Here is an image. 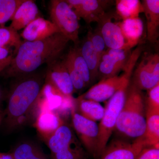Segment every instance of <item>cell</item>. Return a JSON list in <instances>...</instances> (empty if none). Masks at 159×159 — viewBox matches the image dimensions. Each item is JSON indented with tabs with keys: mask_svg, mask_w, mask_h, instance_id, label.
<instances>
[{
	"mask_svg": "<svg viewBox=\"0 0 159 159\" xmlns=\"http://www.w3.org/2000/svg\"><path fill=\"white\" fill-rule=\"evenodd\" d=\"M146 127L145 98L142 91L129 84L125 102L115 130L119 138L133 141L143 139Z\"/></svg>",
	"mask_w": 159,
	"mask_h": 159,
	"instance_id": "3",
	"label": "cell"
},
{
	"mask_svg": "<svg viewBox=\"0 0 159 159\" xmlns=\"http://www.w3.org/2000/svg\"><path fill=\"white\" fill-rule=\"evenodd\" d=\"M48 66L46 82L52 85L64 97L72 99L75 90L64 59L59 58Z\"/></svg>",
	"mask_w": 159,
	"mask_h": 159,
	"instance_id": "9",
	"label": "cell"
},
{
	"mask_svg": "<svg viewBox=\"0 0 159 159\" xmlns=\"http://www.w3.org/2000/svg\"><path fill=\"white\" fill-rule=\"evenodd\" d=\"M72 126L80 142L94 158L98 159L99 126L97 122L86 119L77 113L74 105L71 107Z\"/></svg>",
	"mask_w": 159,
	"mask_h": 159,
	"instance_id": "6",
	"label": "cell"
},
{
	"mask_svg": "<svg viewBox=\"0 0 159 159\" xmlns=\"http://www.w3.org/2000/svg\"><path fill=\"white\" fill-rule=\"evenodd\" d=\"M118 23L125 43V51H130L139 43L144 31V25L140 17L123 20Z\"/></svg>",
	"mask_w": 159,
	"mask_h": 159,
	"instance_id": "15",
	"label": "cell"
},
{
	"mask_svg": "<svg viewBox=\"0 0 159 159\" xmlns=\"http://www.w3.org/2000/svg\"><path fill=\"white\" fill-rule=\"evenodd\" d=\"M22 41L18 32L10 26L0 27V47L14 48L17 52Z\"/></svg>",
	"mask_w": 159,
	"mask_h": 159,
	"instance_id": "24",
	"label": "cell"
},
{
	"mask_svg": "<svg viewBox=\"0 0 159 159\" xmlns=\"http://www.w3.org/2000/svg\"><path fill=\"white\" fill-rule=\"evenodd\" d=\"M57 33L60 32L51 21L39 17L26 26L20 35L26 41L34 42L46 39Z\"/></svg>",
	"mask_w": 159,
	"mask_h": 159,
	"instance_id": "12",
	"label": "cell"
},
{
	"mask_svg": "<svg viewBox=\"0 0 159 159\" xmlns=\"http://www.w3.org/2000/svg\"><path fill=\"white\" fill-rule=\"evenodd\" d=\"M4 118V112L0 109V125L2 122Z\"/></svg>",
	"mask_w": 159,
	"mask_h": 159,
	"instance_id": "36",
	"label": "cell"
},
{
	"mask_svg": "<svg viewBox=\"0 0 159 159\" xmlns=\"http://www.w3.org/2000/svg\"><path fill=\"white\" fill-rule=\"evenodd\" d=\"M64 61L66 67L70 77L71 81L74 86V90L78 91V92L83 90L84 89L87 87V86L82 77L74 69L69 60L67 59L65 57Z\"/></svg>",
	"mask_w": 159,
	"mask_h": 159,
	"instance_id": "29",
	"label": "cell"
},
{
	"mask_svg": "<svg viewBox=\"0 0 159 159\" xmlns=\"http://www.w3.org/2000/svg\"><path fill=\"white\" fill-rule=\"evenodd\" d=\"M42 151L35 144L25 142L17 146L11 154L14 159H30Z\"/></svg>",
	"mask_w": 159,
	"mask_h": 159,
	"instance_id": "27",
	"label": "cell"
},
{
	"mask_svg": "<svg viewBox=\"0 0 159 159\" xmlns=\"http://www.w3.org/2000/svg\"><path fill=\"white\" fill-rule=\"evenodd\" d=\"M64 122L55 112L44 110L40 112L38 115L34 125L40 136L45 141Z\"/></svg>",
	"mask_w": 159,
	"mask_h": 159,
	"instance_id": "18",
	"label": "cell"
},
{
	"mask_svg": "<svg viewBox=\"0 0 159 159\" xmlns=\"http://www.w3.org/2000/svg\"><path fill=\"white\" fill-rule=\"evenodd\" d=\"M136 159H159V146H146Z\"/></svg>",
	"mask_w": 159,
	"mask_h": 159,
	"instance_id": "31",
	"label": "cell"
},
{
	"mask_svg": "<svg viewBox=\"0 0 159 159\" xmlns=\"http://www.w3.org/2000/svg\"><path fill=\"white\" fill-rule=\"evenodd\" d=\"M30 159H50L48 156L44 153L42 151L40 153L35 155V156L32 157Z\"/></svg>",
	"mask_w": 159,
	"mask_h": 159,
	"instance_id": "34",
	"label": "cell"
},
{
	"mask_svg": "<svg viewBox=\"0 0 159 159\" xmlns=\"http://www.w3.org/2000/svg\"><path fill=\"white\" fill-rule=\"evenodd\" d=\"M13 57L12 55H10L6 59L0 60V73L2 72L5 69L9 66V65L11 64Z\"/></svg>",
	"mask_w": 159,
	"mask_h": 159,
	"instance_id": "32",
	"label": "cell"
},
{
	"mask_svg": "<svg viewBox=\"0 0 159 159\" xmlns=\"http://www.w3.org/2000/svg\"><path fill=\"white\" fill-rule=\"evenodd\" d=\"M39 17V9L34 1L24 0L16 11L9 26L18 31Z\"/></svg>",
	"mask_w": 159,
	"mask_h": 159,
	"instance_id": "17",
	"label": "cell"
},
{
	"mask_svg": "<svg viewBox=\"0 0 159 159\" xmlns=\"http://www.w3.org/2000/svg\"><path fill=\"white\" fill-rule=\"evenodd\" d=\"M146 146L147 145L143 139L128 141L117 138L107 145L99 159H136Z\"/></svg>",
	"mask_w": 159,
	"mask_h": 159,
	"instance_id": "8",
	"label": "cell"
},
{
	"mask_svg": "<svg viewBox=\"0 0 159 159\" xmlns=\"http://www.w3.org/2000/svg\"><path fill=\"white\" fill-rule=\"evenodd\" d=\"M51 154L57 153L79 142L74 130L65 122L45 141Z\"/></svg>",
	"mask_w": 159,
	"mask_h": 159,
	"instance_id": "14",
	"label": "cell"
},
{
	"mask_svg": "<svg viewBox=\"0 0 159 159\" xmlns=\"http://www.w3.org/2000/svg\"><path fill=\"white\" fill-rule=\"evenodd\" d=\"M24 0H0V25L4 26L5 23L12 19L20 5Z\"/></svg>",
	"mask_w": 159,
	"mask_h": 159,
	"instance_id": "25",
	"label": "cell"
},
{
	"mask_svg": "<svg viewBox=\"0 0 159 159\" xmlns=\"http://www.w3.org/2000/svg\"><path fill=\"white\" fill-rule=\"evenodd\" d=\"M2 89L0 88V103H1V101H2Z\"/></svg>",
	"mask_w": 159,
	"mask_h": 159,
	"instance_id": "37",
	"label": "cell"
},
{
	"mask_svg": "<svg viewBox=\"0 0 159 159\" xmlns=\"http://www.w3.org/2000/svg\"><path fill=\"white\" fill-rule=\"evenodd\" d=\"M145 110L146 127L143 139L147 146H159V110Z\"/></svg>",
	"mask_w": 159,
	"mask_h": 159,
	"instance_id": "20",
	"label": "cell"
},
{
	"mask_svg": "<svg viewBox=\"0 0 159 159\" xmlns=\"http://www.w3.org/2000/svg\"><path fill=\"white\" fill-rule=\"evenodd\" d=\"M70 40L61 33L36 41L22 42L11 64L3 71L7 77L29 75L43 64L59 59Z\"/></svg>",
	"mask_w": 159,
	"mask_h": 159,
	"instance_id": "1",
	"label": "cell"
},
{
	"mask_svg": "<svg viewBox=\"0 0 159 159\" xmlns=\"http://www.w3.org/2000/svg\"><path fill=\"white\" fill-rule=\"evenodd\" d=\"M50 14L51 21L60 32L77 46L79 43V18L68 3L63 0H52Z\"/></svg>",
	"mask_w": 159,
	"mask_h": 159,
	"instance_id": "5",
	"label": "cell"
},
{
	"mask_svg": "<svg viewBox=\"0 0 159 159\" xmlns=\"http://www.w3.org/2000/svg\"><path fill=\"white\" fill-rule=\"evenodd\" d=\"M74 106L77 113L86 119L97 122L103 117L105 108L99 102L78 97L74 99Z\"/></svg>",
	"mask_w": 159,
	"mask_h": 159,
	"instance_id": "19",
	"label": "cell"
},
{
	"mask_svg": "<svg viewBox=\"0 0 159 159\" xmlns=\"http://www.w3.org/2000/svg\"><path fill=\"white\" fill-rule=\"evenodd\" d=\"M0 159H14L11 153H0Z\"/></svg>",
	"mask_w": 159,
	"mask_h": 159,
	"instance_id": "35",
	"label": "cell"
},
{
	"mask_svg": "<svg viewBox=\"0 0 159 159\" xmlns=\"http://www.w3.org/2000/svg\"><path fill=\"white\" fill-rule=\"evenodd\" d=\"M51 159H87V155L79 141L57 153L51 154Z\"/></svg>",
	"mask_w": 159,
	"mask_h": 159,
	"instance_id": "26",
	"label": "cell"
},
{
	"mask_svg": "<svg viewBox=\"0 0 159 159\" xmlns=\"http://www.w3.org/2000/svg\"><path fill=\"white\" fill-rule=\"evenodd\" d=\"M98 24V29L107 48L125 50V41L118 23L113 22L106 14Z\"/></svg>",
	"mask_w": 159,
	"mask_h": 159,
	"instance_id": "13",
	"label": "cell"
},
{
	"mask_svg": "<svg viewBox=\"0 0 159 159\" xmlns=\"http://www.w3.org/2000/svg\"><path fill=\"white\" fill-rule=\"evenodd\" d=\"M83 57L85 60L90 73L92 82L98 75V68L101 58L95 51L88 37L87 36L79 47Z\"/></svg>",
	"mask_w": 159,
	"mask_h": 159,
	"instance_id": "21",
	"label": "cell"
},
{
	"mask_svg": "<svg viewBox=\"0 0 159 159\" xmlns=\"http://www.w3.org/2000/svg\"><path fill=\"white\" fill-rule=\"evenodd\" d=\"M95 51L101 58L107 50L105 42L99 29L94 32L89 31L87 35Z\"/></svg>",
	"mask_w": 159,
	"mask_h": 159,
	"instance_id": "28",
	"label": "cell"
},
{
	"mask_svg": "<svg viewBox=\"0 0 159 159\" xmlns=\"http://www.w3.org/2000/svg\"><path fill=\"white\" fill-rule=\"evenodd\" d=\"M78 18L87 24L99 23L105 16V11L113 1L105 0H66Z\"/></svg>",
	"mask_w": 159,
	"mask_h": 159,
	"instance_id": "10",
	"label": "cell"
},
{
	"mask_svg": "<svg viewBox=\"0 0 159 159\" xmlns=\"http://www.w3.org/2000/svg\"><path fill=\"white\" fill-rule=\"evenodd\" d=\"M145 106V110H159V83L147 90Z\"/></svg>",
	"mask_w": 159,
	"mask_h": 159,
	"instance_id": "30",
	"label": "cell"
},
{
	"mask_svg": "<svg viewBox=\"0 0 159 159\" xmlns=\"http://www.w3.org/2000/svg\"><path fill=\"white\" fill-rule=\"evenodd\" d=\"M129 51L107 49L101 57L98 68L101 80L117 76L121 70H123L130 55Z\"/></svg>",
	"mask_w": 159,
	"mask_h": 159,
	"instance_id": "11",
	"label": "cell"
},
{
	"mask_svg": "<svg viewBox=\"0 0 159 159\" xmlns=\"http://www.w3.org/2000/svg\"><path fill=\"white\" fill-rule=\"evenodd\" d=\"M116 5L117 14L122 20L139 17L143 12L142 3L139 0H117Z\"/></svg>",
	"mask_w": 159,
	"mask_h": 159,
	"instance_id": "23",
	"label": "cell"
},
{
	"mask_svg": "<svg viewBox=\"0 0 159 159\" xmlns=\"http://www.w3.org/2000/svg\"><path fill=\"white\" fill-rule=\"evenodd\" d=\"M10 50L9 48L0 47V60L6 59L10 56Z\"/></svg>",
	"mask_w": 159,
	"mask_h": 159,
	"instance_id": "33",
	"label": "cell"
},
{
	"mask_svg": "<svg viewBox=\"0 0 159 159\" xmlns=\"http://www.w3.org/2000/svg\"><path fill=\"white\" fill-rule=\"evenodd\" d=\"M42 88V79L38 76L25 77L14 85L4 112L5 125L8 130H13L22 124V119L26 118L34 108Z\"/></svg>",
	"mask_w": 159,
	"mask_h": 159,
	"instance_id": "2",
	"label": "cell"
},
{
	"mask_svg": "<svg viewBox=\"0 0 159 159\" xmlns=\"http://www.w3.org/2000/svg\"><path fill=\"white\" fill-rule=\"evenodd\" d=\"M129 84L130 82H129L123 84L107 102L104 115L98 125V159L101 156L112 134L115 130L118 117L125 102Z\"/></svg>",
	"mask_w": 159,
	"mask_h": 159,
	"instance_id": "4",
	"label": "cell"
},
{
	"mask_svg": "<svg viewBox=\"0 0 159 159\" xmlns=\"http://www.w3.org/2000/svg\"><path fill=\"white\" fill-rule=\"evenodd\" d=\"M142 3L146 18L147 39L149 42L156 43L159 36V1L144 0Z\"/></svg>",
	"mask_w": 159,
	"mask_h": 159,
	"instance_id": "16",
	"label": "cell"
},
{
	"mask_svg": "<svg viewBox=\"0 0 159 159\" xmlns=\"http://www.w3.org/2000/svg\"><path fill=\"white\" fill-rule=\"evenodd\" d=\"M132 83L141 90H148L159 83L158 54H145L134 72Z\"/></svg>",
	"mask_w": 159,
	"mask_h": 159,
	"instance_id": "7",
	"label": "cell"
},
{
	"mask_svg": "<svg viewBox=\"0 0 159 159\" xmlns=\"http://www.w3.org/2000/svg\"><path fill=\"white\" fill-rule=\"evenodd\" d=\"M82 77L87 87L92 83L90 73L85 60L83 57L80 48L77 46L71 48L66 57Z\"/></svg>",
	"mask_w": 159,
	"mask_h": 159,
	"instance_id": "22",
	"label": "cell"
}]
</instances>
